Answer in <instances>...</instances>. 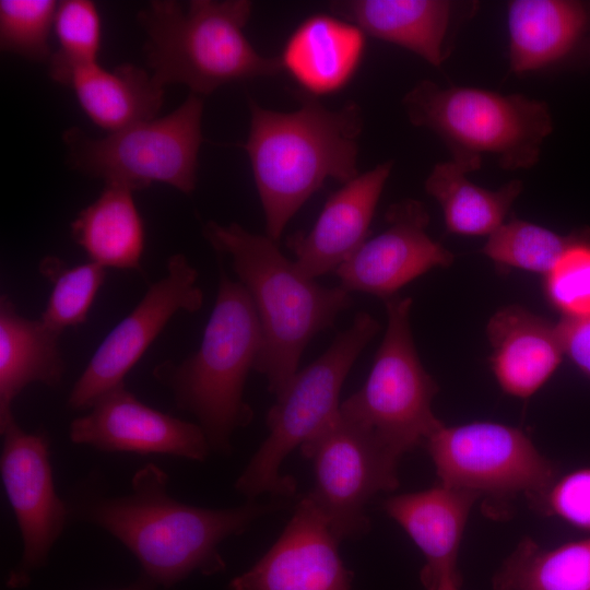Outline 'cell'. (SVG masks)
Listing matches in <instances>:
<instances>
[{
	"instance_id": "cell-1",
	"label": "cell",
	"mask_w": 590,
	"mask_h": 590,
	"mask_svg": "<svg viewBox=\"0 0 590 590\" xmlns=\"http://www.w3.org/2000/svg\"><path fill=\"white\" fill-rule=\"evenodd\" d=\"M68 507L71 517L120 541L152 582L170 587L193 571L224 570L219 545L258 518L284 508V503L247 500L224 509L187 505L168 494V475L149 463L134 473L126 495L79 496Z\"/></svg>"
},
{
	"instance_id": "cell-2",
	"label": "cell",
	"mask_w": 590,
	"mask_h": 590,
	"mask_svg": "<svg viewBox=\"0 0 590 590\" xmlns=\"http://www.w3.org/2000/svg\"><path fill=\"white\" fill-rule=\"evenodd\" d=\"M294 95L299 108L290 113L263 108L248 97L250 128L243 148L263 209L267 236L275 243L326 180L344 185L358 175L361 107L349 102L329 109L318 97L302 91Z\"/></svg>"
},
{
	"instance_id": "cell-3",
	"label": "cell",
	"mask_w": 590,
	"mask_h": 590,
	"mask_svg": "<svg viewBox=\"0 0 590 590\" xmlns=\"http://www.w3.org/2000/svg\"><path fill=\"white\" fill-rule=\"evenodd\" d=\"M202 234L215 252L232 259L238 281L252 298L262 332L253 369L267 378L276 397L297 373L309 341L352 306L351 293L304 276L278 243L235 222L208 221Z\"/></svg>"
},
{
	"instance_id": "cell-4",
	"label": "cell",
	"mask_w": 590,
	"mask_h": 590,
	"mask_svg": "<svg viewBox=\"0 0 590 590\" xmlns=\"http://www.w3.org/2000/svg\"><path fill=\"white\" fill-rule=\"evenodd\" d=\"M262 346L251 296L221 270L217 295L199 349L182 362L165 361L153 369L176 405L198 420L211 451L232 452V436L252 421L244 388Z\"/></svg>"
},
{
	"instance_id": "cell-5",
	"label": "cell",
	"mask_w": 590,
	"mask_h": 590,
	"mask_svg": "<svg viewBox=\"0 0 590 590\" xmlns=\"http://www.w3.org/2000/svg\"><path fill=\"white\" fill-rule=\"evenodd\" d=\"M252 2L192 0L185 10L173 0H154L138 13L152 76L162 86L179 83L192 94L283 71L280 57L259 54L244 34Z\"/></svg>"
},
{
	"instance_id": "cell-6",
	"label": "cell",
	"mask_w": 590,
	"mask_h": 590,
	"mask_svg": "<svg viewBox=\"0 0 590 590\" xmlns=\"http://www.w3.org/2000/svg\"><path fill=\"white\" fill-rule=\"evenodd\" d=\"M402 104L410 121L435 132L452 161L469 172L481 167L483 154L494 155L507 170L532 167L553 129L547 105L521 94L442 88L422 81L405 94Z\"/></svg>"
},
{
	"instance_id": "cell-7",
	"label": "cell",
	"mask_w": 590,
	"mask_h": 590,
	"mask_svg": "<svg viewBox=\"0 0 590 590\" xmlns=\"http://www.w3.org/2000/svg\"><path fill=\"white\" fill-rule=\"evenodd\" d=\"M379 329L369 314L357 312L318 358L295 374L267 413L269 435L236 480L238 493L248 500L266 493L295 494V479L281 474V464L339 416L344 380Z\"/></svg>"
},
{
	"instance_id": "cell-8",
	"label": "cell",
	"mask_w": 590,
	"mask_h": 590,
	"mask_svg": "<svg viewBox=\"0 0 590 590\" xmlns=\"http://www.w3.org/2000/svg\"><path fill=\"white\" fill-rule=\"evenodd\" d=\"M387 329L362 388L341 402L340 416L399 459L444 424L432 402L438 391L423 367L410 326L412 299H385Z\"/></svg>"
},
{
	"instance_id": "cell-9",
	"label": "cell",
	"mask_w": 590,
	"mask_h": 590,
	"mask_svg": "<svg viewBox=\"0 0 590 590\" xmlns=\"http://www.w3.org/2000/svg\"><path fill=\"white\" fill-rule=\"evenodd\" d=\"M202 113V98L191 93L168 115L102 138L72 127L63 134L68 162L105 186L133 192L163 182L190 194L197 185Z\"/></svg>"
},
{
	"instance_id": "cell-10",
	"label": "cell",
	"mask_w": 590,
	"mask_h": 590,
	"mask_svg": "<svg viewBox=\"0 0 590 590\" xmlns=\"http://www.w3.org/2000/svg\"><path fill=\"white\" fill-rule=\"evenodd\" d=\"M438 482L495 499L542 492L554 464L519 428L495 422L439 427L426 441Z\"/></svg>"
},
{
	"instance_id": "cell-11",
	"label": "cell",
	"mask_w": 590,
	"mask_h": 590,
	"mask_svg": "<svg viewBox=\"0 0 590 590\" xmlns=\"http://www.w3.org/2000/svg\"><path fill=\"white\" fill-rule=\"evenodd\" d=\"M299 450L314 467L308 495L337 536L343 541L366 533L370 522L365 508L378 493L398 487L400 459L340 413Z\"/></svg>"
},
{
	"instance_id": "cell-12",
	"label": "cell",
	"mask_w": 590,
	"mask_h": 590,
	"mask_svg": "<svg viewBox=\"0 0 590 590\" xmlns=\"http://www.w3.org/2000/svg\"><path fill=\"white\" fill-rule=\"evenodd\" d=\"M197 281L198 271L185 255L169 257L166 275L149 286L135 308L101 342L73 385L68 406L88 410L102 394L125 384L127 374L175 314L200 310L203 292Z\"/></svg>"
},
{
	"instance_id": "cell-13",
	"label": "cell",
	"mask_w": 590,
	"mask_h": 590,
	"mask_svg": "<svg viewBox=\"0 0 590 590\" xmlns=\"http://www.w3.org/2000/svg\"><path fill=\"white\" fill-rule=\"evenodd\" d=\"M2 483L22 539V558L12 569L8 587L28 583L42 567L70 517L68 504L56 493L45 433L25 432L15 417L0 426Z\"/></svg>"
},
{
	"instance_id": "cell-14",
	"label": "cell",
	"mask_w": 590,
	"mask_h": 590,
	"mask_svg": "<svg viewBox=\"0 0 590 590\" xmlns=\"http://www.w3.org/2000/svg\"><path fill=\"white\" fill-rule=\"evenodd\" d=\"M341 540L307 494L283 532L229 590H352L353 574L339 552Z\"/></svg>"
},
{
	"instance_id": "cell-15",
	"label": "cell",
	"mask_w": 590,
	"mask_h": 590,
	"mask_svg": "<svg viewBox=\"0 0 590 590\" xmlns=\"http://www.w3.org/2000/svg\"><path fill=\"white\" fill-rule=\"evenodd\" d=\"M387 228L367 239L334 273L347 292L388 299L427 271L449 267L452 253L426 233L429 215L424 204L405 199L389 206Z\"/></svg>"
},
{
	"instance_id": "cell-16",
	"label": "cell",
	"mask_w": 590,
	"mask_h": 590,
	"mask_svg": "<svg viewBox=\"0 0 590 590\" xmlns=\"http://www.w3.org/2000/svg\"><path fill=\"white\" fill-rule=\"evenodd\" d=\"M72 442L102 451L172 455L203 461L211 448L199 424L142 403L121 384L102 394L69 427Z\"/></svg>"
},
{
	"instance_id": "cell-17",
	"label": "cell",
	"mask_w": 590,
	"mask_h": 590,
	"mask_svg": "<svg viewBox=\"0 0 590 590\" xmlns=\"http://www.w3.org/2000/svg\"><path fill=\"white\" fill-rule=\"evenodd\" d=\"M393 162L358 174L331 193L309 232L286 239L295 267L306 278L334 272L367 240L369 225Z\"/></svg>"
},
{
	"instance_id": "cell-18",
	"label": "cell",
	"mask_w": 590,
	"mask_h": 590,
	"mask_svg": "<svg viewBox=\"0 0 590 590\" xmlns=\"http://www.w3.org/2000/svg\"><path fill=\"white\" fill-rule=\"evenodd\" d=\"M479 498L472 492L438 482L427 489L386 499L387 515L406 532L426 559L421 571L426 590H433L442 574L458 570L464 529Z\"/></svg>"
},
{
	"instance_id": "cell-19",
	"label": "cell",
	"mask_w": 590,
	"mask_h": 590,
	"mask_svg": "<svg viewBox=\"0 0 590 590\" xmlns=\"http://www.w3.org/2000/svg\"><path fill=\"white\" fill-rule=\"evenodd\" d=\"M365 33L334 14L308 16L293 31L280 56L299 91L319 97L341 91L365 51Z\"/></svg>"
},
{
	"instance_id": "cell-20",
	"label": "cell",
	"mask_w": 590,
	"mask_h": 590,
	"mask_svg": "<svg viewBox=\"0 0 590 590\" xmlns=\"http://www.w3.org/2000/svg\"><path fill=\"white\" fill-rule=\"evenodd\" d=\"M487 335L493 374L502 390L512 397L533 396L562 361L557 328L521 306L496 311L488 321Z\"/></svg>"
},
{
	"instance_id": "cell-21",
	"label": "cell",
	"mask_w": 590,
	"mask_h": 590,
	"mask_svg": "<svg viewBox=\"0 0 590 590\" xmlns=\"http://www.w3.org/2000/svg\"><path fill=\"white\" fill-rule=\"evenodd\" d=\"M62 333L42 319L21 316L14 303L0 297V426L14 417L12 404L31 384L58 386L66 364L59 347Z\"/></svg>"
},
{
	"instance_id": "cell-22",
	"label": "cell",
	"mask_w": 590,
	"mask_h": 590,
	"mask_svg": "<svg viewBox=\"0 0 590 590\" xmlns=\"http://www.w3.org/2000/svg\"><path fill=\"white\" fill-rule=\"evenodd\" d=\"M332 14L365 34L405 48L430 64H441L451 3L441 0H339Z\"/></svg>"
},
{
	"instance_id": "cell-23",
	"label": "cell",
	"mask_w": 590,
	"mask_h": 590,
	"mask_svg": "<svg viewBox=\"0 0 590 590\" xmlns=\"http://www.w3.org/2000/svg\"><path fill=\"white\" fill-rule=\"evenodd\" d=\"M71 87L86 116L108 133L155 119L164 86L142 68L123 63L113 70L92 63L71 73Z\"/></svg>"
},
{
	"instance_id": "cell-24",
	"label": "cell",
	"mask_w": 590,
	"mask_h": 590,
	"mask_svg": "<svg viewBox=\"0 0 590 590\" xmlns=\"http://www.w3.org/2000/svg\"><path fill=\"white\" fill-rule=\"evenodd\" d=\"M510 69L534 71L568 55L583 34L588 14L570 0H515L508 4Z\"/></svg>"
},
{
	"instance_id": "cell-25",
	"label": "cell",
	"mask_w": 590,
	"mask_h": 590,
	"mask_svg": "<svg viewBox=\"0 0 590 590\" xmlns=\"http://www.w3.org/2000/svg\"><path fill=\"white\" fill-rule=\"evenodd\" d=\"M71 236L90 261L105 269L141 271L145 229L132 191L105 186L99 197L72 221Z\"/></svg>"
},
{
	"instance_id": "cell-26",
	"label": "cell",
	"mask_w": 590,
	"mask_h": 590,
	"mask_svg": "<svg viewBox=\"0 0 590 590\" xmlns=\"http://www.w3.org/2000/svg\"><path fill=\"white\" fill-rule=\"evenodd\" d=\"M468 173L453 161L438 163L425 180V190L440 204L449 233L489 236L504 223L522 182L511 180L498 190H488L471 182Z\"/></svg>"
},
{
	"instance_id": "cell-27",
	"label": "cell",
	"mask_w": 590,
	"mask_h": 590,
	"mask_svg": "<svg viewBox=\"0 0 590 590\" xmlns=\"http://www.w3.org/2000/svg\"><path fill=\"white\" fill-rule=\"evenodd\" d=\"M493 590H590V536L543 547L521 540L492 578Z\"/></svg>"
},
{
	"instance_id": "cell-28",
	"label": "cell",
	"mask_w": 590,
	"mask_h": 590,
	"mask_svg": "<svg viewBox=\"0 0 590 590\" xmlns=\"http://www.w3.org/2000/svg\"><path fill=\"white\" fill-rule=\"evenodd\" d=\"M38 272L52 285L42 321L60 333L85 322L104 284L106 269L93 261L69 266L59 257L46 256Z\"/></svg>"
},
{
	"instance_id": "cell-29",
	"label": "cell",
	"mask_w": 590,
	"mask_h": 590,
	"mask_svg": "<svg viewBox=\"0 0 590 590\" xmlns=\"http://www.w3.org/2000/svg\"><path fill=\"white\" fill-rule=\"evenodd\" d=\"M54 30L58 49L48 64L49 74L67 85L73 70L97 62L102 47V19L96 4L90 0L58 2Z\"/></svg>"
},
{
	"instance_id": "cell-30",
	"label": "cell",
	"mask_w": 590,
	"mask_h": 590,
	"mask_svg": "<svg viewBox=\"0 0 590 590\" xmlns=\"http://www.w3.org/2000/svg\"><path fill=\"white\" fill-rule=\"evenodd\" d=\"M570 240L543 226L511 219L493 232L482 252L496 264L546 274Z\"/></svg>"
},
{
	"instance_id": "cell-31",
	"label": "cell",
	"mask_w": 590,
	"mask_h": 590,
	"mask_svg": "<svg viewBox=\"0 0 590 590\" xmlns=\"http://www.w3.org/2000/svg\"><path fill=\"white\" fill-rule=\"evenodd\" d=\"M57 5L54 0H1V50L37 62L49 61V34Z\"/></svg>"
},
{
	"instance_id": "cell-32",
	"label": "cell",
	"mask_w": 590,
	"mask_h": 590,
	"mask_svg": "<svg viewBox=\"0 0 590 590\" xmlns=\"http://www.w3.org/2000/svg\"><path fill=\"white\" fill-rule=\"evenodd\" d=\"M548 302L566 318L590 315V236L575 235L545 274Z\"/></svg>"
},
{
	"instance_id": "cell-33",
	"label": "cell",
	"mask_w": 590,
	"mask_h": 590,
	"mask_svg": "<svg viewBox=\"0 0 590 590\" xmlns=\"http://www.w3.org/2000/svg\"><path fill=\"white\" fill-rule=\"evenodd\" d=\"M529 500L543 515L590 532V465L557 475Z\"/></svg>"
},
{
	"instance_id": "cell-34",
	"label": "cell",
	"mask_w": 590,
	"mask_h": 590,
	"mask_svg": "<svg viewBox=\"0 0 590 590\" xmlns=\"http://www.w3.org/2000/svg\"><path fill=\"white\" fill-rule=\"evenodd\" d=\"M556 328L563 353L590 377V315L565 318Z\"/></svg>"
},
{
	"instance_id": "cell-35",
	"label": "cell",
	"mask_w": 590,
	"mask_h": 590,
	"mask_svg": "<svg viewBox=\"0 0 590 590\" xmlns=\"http://www.w3.org/2000/svg\"><path fill=\"white\" fill-rule=\"evenodd\" d=\"M461 578L457 571L442 574L433 590H460Z\"/></svg>"
},
{
	"instance_id": "cell-36",
	"label": "cell",
	"mask_w": 590,
	"mask_h": 590,
	"mask_svg": "<svg viewBox=\"0 0 590 590\" xmlns=\"http://www.w3.org/2000/svg\"><path fill=\"white\" fill-rule=\"evenodd\" d=\"M123 590H146V589H144L143 587H133V588H128Z\"/></svg>"
}]
</instances>
